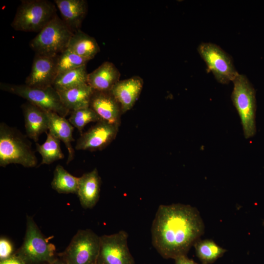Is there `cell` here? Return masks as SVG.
I'll return each instance as SVG.
<instances>
[{
  "label": "cell",
  "mask_w": 264,
  "mask_h": 264,
  "mask_svg": "<svg viewBox=\"0 0 264 264\" xmlns=\"http://www.w3.org/2000/svg\"><path fill=\"white\" fill-rule=\"evenodd\" d=\"M89 107L97 113L101 120L120 125V117L122 114L121 108L110 91L93 90Z\"/></svg>",
  "instance_id": "obj_13"
},
{
  "label": "cell",
  "mask_w": 264,
  "mask_h": 264,
  "mask_svg": "<svg viewBox=\"0 0 264 264\" xmlns=\"http://www.w3.org/2000/svg\"><path fill=\"white\" fill-rule=\"evenodd\" d=\"M98 264L97 263H93V264Z\"/></svg>",
  "instance_id": "obj_32"
},
{
  "label": "cell",
  "mask_w": 264,
  "mask_h": 264,
  "mask_svg": "<svg viewBox=\"0 0 264 264\" xmlns=\"http://www.w3.org/2000/svg\"><path fill=\"white\" fill-rule=\"evenodd\" d=\"M27 136L17 129L0 124V166L18 164L24 167H35L37 158Z\"/></svg>",
  "instance_id": "obj_2"
},
{
  "label": "cell",
  "mask_w": 264,
  "mask_h": 264,
  "mask_svg": "<svg viewBox=\"0 0 264 264\" xmlns=\"http://www.w3.org/2000/svg\"><path fill=\"white\" fill-rule=\"evenodd\" d=\"M231 99L241 119L245 138L253 136L256 132V101L255 89L246 76L238 74L233 80Z\"/></svg>",
  "instance_id": "obj_6"
},
{
  "label": "cell",
  "mask_w": 264,
  "mask_h": 264,
  "mask_svg": "<svg viewBox=\"0 0 264 264\" xmlns=\"http://www.w3.org/2000/svg\"><path fill=\"white\" fill-rule=\"evenodd\" d=\"M57 91L63 104L71 112L89 107L93 89L86 84Z\"/></svg>",
  "instance_id": "obj_20"
},
{
  "label": "cell",
  "mask_w": 264,
  "mask_h": 264,
  "mask_svg": "<svg viewBox=\"0 0 264 264\" xmlns=\"http://www.w3.org/2000/svg\"><path fill=\"white\" fill-rule=\"evenodd\" d=\"M88 74L86 65L80 66L57 76L52 87L59 91L88 84Z\"/></svg>",
  "instance_id": "obj_23"
},
{
  "label": "cell",
  "mask_w": 264,
  "mask_h": 264,
  "mask_svg": "<svg viewBox=\"0 0 264 264\" xmlns=\"http://www.w3.org/2000/svg\"><path fill=\"white\" fill-rule=\"evenodd\" d=\"M57 56L35 54L31 71L25 79V84L41 88L52 87L57 75Z\"/></svg>",
  "instance_id": "obj_12"
},
{
  "label": "cell",
  "mask_w": 264,
  "mask_h": 264,
  "mask_svg": "<svg viewBox=\"0 0 264 264\" xmlns=\"http://www.w3.org/2000/svg\"><path fill=\"white\" fill-rule=\"evenodd\" d=\"M128 234L124 230L100 236L98 264H134L128 246Z\"/></svg>",
  "instance_id": "obj_10"
},
{
  "label": "cell",
  "mask_w": 264,
  "mask_h": 264,
  "mask_svg": "<svg viewBox=\"0 0 264 264\" xmlns=\"http://www.w3.org/2000/svg\"><path fill=\"white\" fill-rule=\"evenodd\" d=\"M196 255L202 264H211L227 251L212 240H198L194 244Z\"/></svg>",
  "instance_id": "obj_24"
},
{
  "label": "cell",
  "mask_w": 264,
  "mask_h": 264,
  "mask_svg": "<svg viewBox=\"0 0 264 264\" xmlns=\"http://www.w3.org/2000/svg\"><path fill=\"white\" fill-rule=\"evenodd\" d=\"M0 264H27L22 259L17 255L13 254L8 258L1 260Z\"/></svg>",
  "instance_id": "obj_29"
},
{
  "label": "cell",
  "mask_w": 264,
  "mask_h": 264,
  "mask_svg": "<svg viewBox=\"0 0 264 264\" xmlns=\"http://www.w3.org/2000/svg\"><path fill=\"white\" fill-rule=\"evenodd\" d=\"M101 120L97 113L89 107L71 112L69 122L77 128L81 133L84 127L90 122H97Z\"/></svg>",
  "instance_id": "obj_27"
},
{
  "label": "cell",
  "mask_w": 264,
  "mask_h": 264,
  "mask_svg": "<svg viewBox=\"0 0 264 264\" xmlns=\"http://www.w3.org/2000/svg\"><path fill=\"white\" fill-rule=\"evenodd\" d=\"M175 260V264H198L193 260L189 259L187 255L178 257Z\"/></svg>",
  "instance_id": "obj_30"
},
{
  "label": "cell",
  "mask_w": 264,
  "mask_h": 264,
  "mask_svg": "<svg viewBox=\"0 0 264 264\" xmlns=\"http://www.w3.org/2000/svg\"><path fill=\"white\" fill-rule=\"evenodd\" d=\"M62 20L74 33L80 30L88 11L85 0H54Z\"/></svg>",
  "instance_id": "obj_17"
},
{
  "label": "cell",
  "mask_w": 264,
  "mask_h": 264,
  "mask_svg": "<svg viewBox=\"0 0 264 264\" xmlns=\"http://www.w3.org/2000/svg\"><path fill=\"white\" fill-rule=\"evenodd\" d=\"M46 133L47 137L45 141L41 145L36 143L37 151L42 158L41 165H49L64 157L60 147V141L50 132Z\"/></svg>",
  "instance_id": "obj_25"
},
{
  "label": "cell",
  "mask_w": 264,
  "mask_h": 264,
  "mask_svg": "<svg viewBox=\"0 0 264 264\" xmlns=\"http://www.w3.org/2000/svg\"><path fill=\"white\" fill-rule=\"evenodd\" d=\"M79 177L68 172L61 165L56 166L51 182L52 189L59 193L77 194Z\"/></svg>",
  "instance_id": "obj_22"
},
{
  "label": "cell",
  "mask_w": 264,
  "mask_h": 264,
  "mask_svg": "<svg viewBox=\"0 0 264 264\" xmlns=\"http://www.w3.org/2000/svg\"><path fill=\"white\" fill-rule=\"evenodd\" d=\"M67 49L80 56L90 60L100 51L96 40L81 29L73 33Z\"/></svg>",
  "instance_id": "obj_21"
},
{
  "label": "cell",
  "mask_w": 264,
  "mask_h": 264,
  "mask_svg": "<svg viewBox=\"0 0 264 264\" xmlns=\"http://www.w3.org/2000/svg\"><path fill=\"white\" fill-rule=\"evenodd\" d=\"M47 114L49 132L65 144L68 151V164L74 157V150L71 145L72 142L75 141L73 137L74 127L65 117L50 111H47Z\"/></svg>",
  "instance_id": "obj_18"
},
{
  "label": "cell",
  "mask_w": 264,
  "mask_h": 264,
  "mask_svg": "<svg viewBox=\"0 0 264 264\" xmlns=\"http://www.w3.org/2000/svg\"><path fill=\"white\" fill-rule=\"evenodd\" d=\"M100 241V237L91 230H79L60 255L67 264L96 263L99 253Z\"/></svg>",
  "instance_id": "obj_8"
},
{
  "label": "cell",
  "mask_w": 264,
  "mask_h": 264,
  "mask_svg": "<svg viewBox=\"0 0 264 264\" xmlns=\"http://www.w3.org/2000/svg\"><path fill=\"white\" fill-rule=\"evenodd\" d=\"M143 80L139 76L119 81L110 89V93L119 103L122 113L132 108L138 99L143 86Z\"/></svg>",
  "instance_id": "obj_14"
},
{
  "label": "cell",
  "mask_w": 264,
  "mask_h": 264,
  "mask_svg": "<svg viewBox=\"0 0 264 264\" xmlns=\"http://www.w3.org/2000/svg\"><path fill=\"white\" fill-rule=\"evenodd\" d=\"M120 77V73L115 66L106 61L88 74V84L94 90L110 91Z\"/></svg>",
  "instance_id": "obj_19"
},
{
  "label": "cell",
  "mask_w": 264,
  "mask_h": 264,
  "mask_svg": "<svg viewBox=\"0 0 264 264\" xmlns=\"http://www.w3.org/2000/svg\"><path fill=\"white\" fill-rule=\"evenodd\" d=\"M204 225L198 209L181 203L160 205L151 227L152 243L164 258L187 255L204 233Z\"/></svg>",
  "instance_id": "obj_1"
},
{
  "label": "cell",
  "mask_w": 264,
  "mask_h": 264,
  "mask_svg": "<svg viewBox=\"0 0 264 264\" xmlns=\"http://www.w3.org/2000/svg\"><path fill=\"white\" fill-rule=\"evenodd\" d=\"M21 107L26 136L37 142L40 135L48 130L47 111L29 102L23 104Z\"/></svg>",
  "instance_id": "obj_15"
},
{
  "label": "cell",
  "mask_w": 264,
  "mask_h": 264,
  "mask_svg": "<svg viewBox=\"0 0 264 264\" xmlns=\"http://www.w3.org/2000/svg\"><path fill=\"white\" fill-rule=\"evenodd\" d=\"M27 264H51L55 258V247L42 233L33 218L26 216L22 244L15 253Z\"/></svg>",
  "instance_id": "obj_5"
},
{
  "label": "cell",
  "mask_w": 264,
  "mask_h": 264,
  "mask_svg": "<svg viewBox=\"0 0 264 264\" xmlns=\"http://www.w3.org/2000/svg\"><path fill=\"white\" fill-rule=\"evenodd\" d=\"M119 127L103 120L96 122L81 134L75 145L76 150L94 151L104 149L115 138Z\"/></svg>",
  "instance_id": "obj_11"
},
{
  "label": "cell",
  "mask_w": 264,
  "mask_h": 264,
  "mask_svg": "<svg viewBox=\"0 0 264 264\" xmlns=\"http://www.w3.org/2000/svg\"><path fill=\"white\" fill-rule=\"evenodd\" d=\"M90 60L66 49L57 56V77L66 71L86 65Z\"/></svg>",
  "instance_id": "obj_26"
},
{
  "label": "cell",
  "mask_w": 264,
  "mask_h": 264,
  "mask_svg": "<svg viewBox=\"0 0 264 264\" xmlns=\"http://www.w3.org/2000/svg\"><path fill=\"white\" fill-rule=\"evenodd\" d=\"M101 177L97 168L79 177L77 195L81 206L91 209L99 200L101 189Z\"/></svg>",
  "instance_id": "obj_16"
},
{
  "label": "cell",
  "mask_w": 264,
  "mask_h": 264,
  "mask_svg": "<svg viewBox=\"0 0 264 264\" xmlns=\"http://www.w3.org/2000/svg\"><path fill=\"white\" fill-rule=\"evenodd\" d=\"M14 246L12 242L7 238H0V260L6 259L14 254Z\"/></svg>",
  "instance_id": "obj_28"
},
{
  "label": "cell",
  "mask_w": 264,
  "mask_h": 264,
  "mask_svg": "<svg viewBox=\"0 0 264 264\" xmlns=\"http://www.w3.org/2000/svg\"><path fill=\"white\" fill-rule=\"evenodd\" d=\"M74 32L57 14L31 40L35 54L55 57L66 50Z\"/></svg>",
  "instance_id": "obj_4"
},
{
  "label": "cell",
  "mask_w": 264,
  "mask_h": 264,
  "mask_svg": "<svg viewBox=\"0 0 264 264\" xmlns=\"http://www.w3.org/2000/svg\"><path fill=\"white\" fill-rule=\"evenodd\" d=\"M56 6L47 0H22L11 23L15 30L39 33L57 14Z\"/></svg>",
  "instance_id": "obj_3"
},
{
  "label": "cell",
  "mask_w": 264,
  "mask_h": 264,
  "mask_svg": "<svg viewBox=\"0 0 264 264\" xmlns=\"http://www.w3.org/2000/svg\"><path fill=\"white\" fill-rule=\"evenodd\" d=\"M51 264H67L64 260L56 258Z\"/></svg>",
  "instance_id": "obj_31"
},
{
  "label": "cell",
  "mask_w": 264,
  "mask_h": 264,
  "mask_svg": "<svg viewBox=\"0 0 264 264\" xmlns=\"http://www.w3.org/2000/svg\"><path fill=\"white\" fill-rule=\"evenodd\" d=\"M198 51L208 69L220 83L228 84L233 81L239 74L232 57L217 44L201 43L198 47Z\"/></svg>",
  "instance_id": "obj_9"
},
{
  "label": "cell",
  "mask_w": 264,
  "mask_h": 264,
  "mask_svg": "<svg viewBox=\"0 0 264 264\" xmlns=\"http://www.w3.org/2000/svg\"><path fill=\"white\" fill-rule=\"evenodd\" d=\"M0 88L22 97L45 111L55 112L64 117L70 112L63 104L58 92L53 87L41 88L25 84L0 83Z\"/></svg>",
  "instance_id": "obj_7"
}]
</instances>
